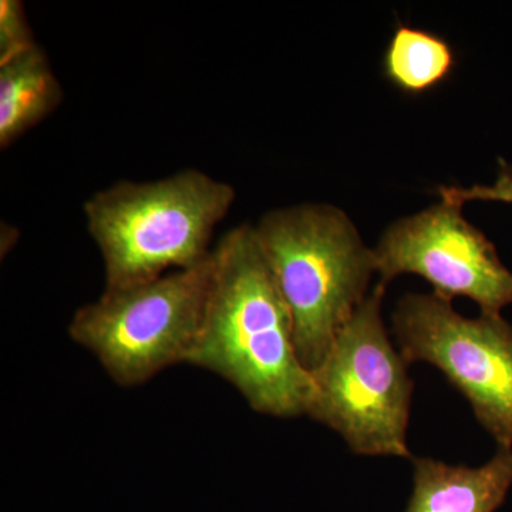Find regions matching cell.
Returning <instances> with one entry per match:
<instances>
[{
  "label": "cell",
  "mask_w": 512,
  "mask_h": 512,
  "mask_svg": "<svg viewBox=\"0 0 512 512\" xmlns=\"http://www.w3.org/2000/svg\"><path fill=\"white\" fill-rule=\"evenodd\" d=\"M187 363L227 380L255 412L282 419L308 412L312 375L254 225L231 229L214 247L210 301Z\"/></svg>",
  "instance_id": "1"
},
{
  "label": "cell",
  "mask_w": 512,
  "mask_h": 512,
  "mask_svg": "<svg viewBox=\"0 0 512 512\" xmlns=\"http://www.w3.org/2000/svg\"><path fill=\"white\" fill-rule=\"evenodd\" d=\"M254 231L312 375L372 291L373 249L345 211L323 202L266 212Z\"/></svg>",
  "instance_id": "2"
},
{
  "label": "cell",
  "mask_w": 512,
  "mask_h": 512,
  "mask_svg": "<svg viewBox=\"0 0 512 512\" xmlns=\"http://www.w3.org/2000/svg\"><path fill=\"white\" fill-rule=\"evenodd\" d=\"M235 198L232 185L195 168L96 192L84 204V217L103 258L106 289L200 265L212 254V235Z\"/></svg>",
  "instance_id": "3"
},
{
  "label": "cell",
  "mask_w": 512,
  "mask_h": 512,
  "mask_svg": "<svg viewBox=\"0 0 512 512\" xmlns=\"http://www.w3.org/2000/svg\"><path fill=\"white\" fill-rule=\"evenodd\" d=\"M386 288L373 286L313 370L306 416L336 431L359 456L413 460L407 429L414 383L384 326Z\"/></svg>",
  "instance_id": "4"
},
{
  "label": "cell",
  "mask_w": 512,
  "mask_h": 512,
  "mask_svg": "<svg viewBox=\"0 0 512 512\" xmlns=\"http://www.w3.org/2000/svg\"><path fill=\"white\" fill-rule=\"evenodd\" d=\"M214 281V249L194 268L123 289H104L74 313L70 338L124 387L187 363L200 338Z\"/></svg>",
  "instance_id": "5"
},
{
  "label": "cell",
  "mask_w": 512,
  "mask_h": 512,
  "mask_svg": "<svg viewBox=\"0 0 512 512\" xmlns=\"http://www.w3.org/2000/svg\"><path fill=\"white\" fill-rule=\"evenodd\" d=\"M406 362L437 367L466 397L498 446L512 447V325L501 315H460L430 293H407L392 315Z\"/></svg>",
  "instance_id": "6"
},
{
  "label": "cell",
  "mask_w": 512,
  "mask_h": 512,
  "mask_svg": "<svg viewBox=\"0 0 512 512\" xmlns=\"http://www.w3.org/2000/svg\"><path fill=\"white\" fill-rule=\"evenodd\" d=\"M461 208L441 201L389 225L373 248L379 284L417 275L444 301L464 296L481 315H501L512 305V272Z\"/></svg>",
  "instance_id": "7"
},
{
  "label": "cell",
  "mask_w": 512,
  "mask_h": 512,
  "mask_svg": "<svg viewBox=\"0 0 512 512\" xmlns=\"http://www.w3.org/2000/svg\"><path fill=\"white\" fill-rule=\"evenodd\" d=\"M512 487V447L480 467L413 457V493L404 512H495Z\"/></svg>",
  "instance_id": "8"
},
{
  "label": "cell",
  "mask_w": 512,
  "mask_h": 512,
  "mask_svg": "<svg viewBox=\"0 0 512 512\" xmlns=\"http://www.w3.org/2000/svg\"><path fill=\"white\" fill-rule=\"evenodd\" d=\"M63 87L39 45L0 63V147L8 148L62 104Z\"/></svg>",
  "instance_id": "9"
},
{
  "label": "cell",
  "mask_w": 512,
  "mask_h": 512,
  "mask_svg": "<svg viewBox=\"0 0 512 512\" xmlns=\"http://www.w3.org/2000/svg\"><path fill=\"white\" fill-rule=\"evenodd\" d=\"M456 63V53L443 37L399 26L384 52L383 74L400 92L420 96L446 82Z\"/></svg>",
  "instance_id": "10"
},
{
  "label": "cell",
  "mask_w": 512,
  "mask_h": 512,
  "mask_svg": "<svg viewBox=\"0 0 512 512\" xmlns=\"http://www.w3.org/2000/svg\"><path fill=\"white\" fill-rule=\"evenodd\" d=\"M37 46L25 5L20 0L0 2V63Z\"/></svg>",
  "instance_id": "11"
},
{
  "label": "cell",
  "mask_w": 512,
  "mask_h": 512,
  "mask_svg": "<svg viewBox=\"0 0 512 512\" xmlns=\"http://www.w3.org/2000/svg\"><path fill=\"white\" fill-rule=\"evenodd\" d=\"M436 192L441 197V201L460 205V207L471 201H495L512 204V165L507 163L504 158H498L497 180L493 184H476L471 187L441 185Z\"/></svg>",
  "instance_id": "12"
}]
</instances>
